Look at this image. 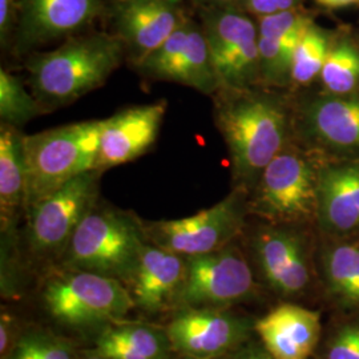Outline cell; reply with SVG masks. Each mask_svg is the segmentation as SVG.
Instances as JSON below:
<instances>
[{"mask_svg":"<svg viewBox=\"0 0 359 359\" xmlns=\"http://www.w3.org/2000/svg\"><path fill=\"white\" fill-rule=\"evenodd\" d=\"M322 7L326 8H344V7H348L353 4L359 3V0H316Z\"/></svg>","mask_w":359,"mask_h":359,"instance_id":"cell-37","label":"cell"},{"mask_svg":"<svg viewBox=\"0 0 359 359\" xmlns=\"http://www.w3.org/2000/svg\"><path fill=\"white\" fill-rule=\"evenodd\" d=\"M326 359H359V323H347L334 334Z\"/></svg>","mask_w":359,"mask_h":359,"instance_id":"cell-31","label":"cell"},{"mask_svg":"<svg viewBox=\"0 0 359 359\" xmlns=\"http://www.w3.org/2000/svg\"><path fill=\"white\" fill-rule=\"evenodd\" d=\"M189 22L191 18L187 16L179 28L136 68L140 69L145 76L169 81V77L175 71L185 48L189 32Z\"/></svg>","mask_w":359,"mask_h":359,"instance_id":"cell-29","label":"cell"},{"mask_svg":"<svg viewBox=\"0 0 359 359\" xmlns=\"http://www.w3.org/2000/svg\"><path fill=\"white\" fill-rule=\"evenodd\" d=\"M231 359H274L265 347L257 346V345H252V346L244 347V350H237L236 354L231 357Z\"/></svg>","mask_w":359,"mask_h":359,"instance_id":"cell-35","label":"cell"},{"mask_svg":"<svg viewBox=\"0 0 359 359\" xmlns=\"http://www.w3.org/2000/svg\"><path fill=\"white\" fill-rule=\"evenodd\" d=\"M165 100L130 107L102 120L96 170L105 172L135 161L154 145L167 114Z\"/></svg>","mask_w":359,"mask_h":359,"instance_id":"cell-16","label":"cell"},{"mask_svg":"<svg viewBox=\"0 0 359 359\" xmlns=\"http://www.w3.org/2000/svg\"><path fill=\"white\" fill-rule=\"evenodd\" d=\"M249 192L233 188L224 200L193 216L144 221L149 243L184 257L201 256L234 243L249 215Z\"/></svg>","mask_w":359,"mask_h":359,"instance_id":"cell-7","label":"cell"},{"mask_svg":"<svg viewBox=\"0 0 359 359\" xmlns=\"http://www.w3.org/2000/svg\"><path fill=\"white\" fill-rule=\"evenodd\" d=\"M321 314L281 304L255 322L262 346L274 359H309L321 338Z\"/></svg>","mask_w":359,"mask_h":359,"instance_id":"cell-18","label":"cell"},{"mask_svg":"<svg viewBox=\"0 0 359 359\" xmlns=\"http://www.w3.org/2000/svg\"><path fill=\"white\" fill-rule=\"evenodd\" d=\"M27 167L25 135L20 129L0 124V225L1 231H16L26 215Z\"/></svg>","mask_w":359,"mask_h":359,"instance_id":"cell-20","label":"cell"},{"mask_svg":"<svg viewBox=\"0 0 359 359\" xmlns=\"http://www.w3.org/2000/svg\"><path fill=\"white\" fill-rule=\"evenodd\" d=\"M225 357H222V358H196V357H180V359H224Z\"/></svg>","mask_w":359,"mask_h":359,"instance_id":"cell-39","label":"cell"},{"mask_svg":"<svg viewBox=\"0 0 359 359\" xmlns=\"http://www.w3.org/2000/svg\"><path fill=\"white\" fill-rule=\"evenodd\" d=\"M185 273L187 257L148 241L128 285L135 306L151 314L172 310Z\"/></svg>","mask_w":359,"mask_h":359,"instance_id":"cell-19","label":"cell"},{"mask_svg":"<svg viewBox=\"0 0 359 359\" xmlns=\"http://www.w3.org/2000/svg\"><path fill=\"white\" fill-rule=\"evenodd\" d=\"M124 53L121 40L107 32L74 36L53 51L35 52L26 62L32 93L44 112L74 103L100 88Z\"/></svg>","mask_w":359,"mask_h":359,"instance_id":"cell-2","label":"cell"},{"mask_svg":"<svg viewBox=\"0 0 359 359\" xmlns=\"http://www.w3.org/2000/svg\"><path fill=\"white\" fill-rule=\"evenodd\" d=\"M302 7V0H237V8L256 18Z\"/></svg>","mask_w":359,"mask_h":359,"instance_id":"cell-32","label":"cell"},{"mask_svg":"<svg viewBox=\"0 0 359 359\" xmlns=\"http://www.w3.org/2000/svg\"><path fill=\"white\" fill-rule=\"evenodd\" d=\"M75 346L43 329H27L19 334L6 359H79Z\"/></svg>","mask_w":359,"mask_h":359,"instance_id":"cell-28","label":"cell"},{"mask_svg":"<svg viewBox=\"0 0 359 359\" xmlns=\"http://www.w3.org/2000/svg\"><path fill=\"white\" fill-rule=\"evenodd\" d=\"M19 334L16 332V320L8 311H1L0 318V354L1 359L7 358Z\"/></svg>","mask_w":359,"mask_h":359,"instance_id":"cell-34","label":"cell"},{"mask_svg":"<svg viewBox=\"0 0 359 359\" xmlns=\"http://www.w3.org/2000/svg\"><path fill=\"white\" fill-rule=\"evenodd\" d=\"M198 10L237 8V0H189Z\"/></svg>","mask_w":359,"mask_h":359,"instance_id":"cell-36","label":"cell"},{"mask_svg":"<svg viewBox=\"0 0 359 359\" xmlns=\"http://www.w3.org/2000/svg\"><path fill=\"white\" fill-rule=\"evenodd\" d=\"M169 81L179 83L209 96H213L221 88L203 27L192 18L185 48Z\"/></svg>","mask_w":359,"mask_h":359,"instance_id":"cell-22","label":"cell"},{"mask_svg":"<svg viewBox=\"0 0 359 359\" xmlns=\"http://www.w3.org/2000/svg\"><path fill=\"white\" fill-rule=\"evenodd\" d=\"M198 11L221 88L259 87L258 28L250 15L238 8Z\"/></svg>","mask_w":359,"mask_h":359,"instance_id":"cell-10","label":"cell"},{"mask_svg":"<svg viewBox=\"0 0 359 359\" xmlns=\"http://www.w3.org/2000/svg\"><path fill=\"white\" fill-rule=\"evenodd\" d=\"M90 351L108 359H172L175 354L164 327L126 320L104 327Z\"/></svg>","mask_w":359,"mask_h":359,"instance_id":"cell-21","label":"cell"},{"mask_svg":"<svg viewBox=\"0 0 359 359\" xmlns=\"http://www.w3.org/2000/svg\"><path fill=\"white\" fill-rule=\"evenodd\" d=\"M79 359H108L104 358L102 355H97V354H95V353H92V351H86L84 354H81Z\"/></svg>","mask_w":359,"mask_h":359,"instance_id":"cell-38","label":"cell"},{"mask_svg":"<svg viewBox=\"0 0 359 359\" xmlns=\"http://www.w3.org/2000/svg\"><path fill=\"white\" fill-rule=\"evenodd\" d=\"M41 301L52 320L76 330L124 321L136 308L128 287L118 280L68 268L46 281Z\"/></svg>","mask_w":359,"mask_h":359,"instance_id":"cell-6","label":"cell"},{"mask_svg":"<svg viewBox=\"0 0 359 359\" xmlns=\"http://www.w3.org/2000/svg\"><path fill=\"white\" fill-rule=\"evenodd\" d=\"M148 243L133 212L99 201L83 218L62 257V266L118 280L128 287Z\"/></svg>","mask_w":359,"mask_h":359,"instance_id":"cell-3","label":"cell"},{"mask_svg":"<svg viewBox=\"0 0 359 359\" xmlns=\"http://www.w3.org/2000/svg\"><path fill=\"white\" fill-rule=\"evenodd\" d=\"M298 41L258 36L259 83L266 88H285L292 84V67Z\"/></svg>","mask_w":359,"mask_h":359,"instance_id":"cell-27","label":"cell"},{"mask_svg":"<svg viewBox=\"0 0 359 359\" xmlns=\"http://www.w3.org/2000/svg\"><path fill=\"white\" fill-rule=\"evenodd\" d=\"M102 175L86 172L27 209L25 237L34 256L62 259L77 226L100 201Z\"/></svg>","mask_w":359,"mask_h":359,"instance_id":"cell-8","label":"cell"},{"mask_svg":"<svg viewBox=\"0 0 359 359\" xmlns=\"http://www.w3.org/2000/svg\"><path fill=\"white\" fill-rule=\"evenodd\" d=\"M180 357L222 358L244 346L255 323L229 309H185L164 326Z\"/></svg>","mask_w":359,"mask_h":359,"instance_id":"cell-12","label":"cell"},{"mask_svg":"<svg viewBox=\"0 0 359 359\" xmlns=\"http://www.w3.org/2000/svg\"><path fill=\"white\" fill-rule=\"evenodd\" d=\"M330 39L314 23L295 46L292 67V84L305 87L320 79L322 68L332 48Z\"/></svg>","mask_w":359,"mask_h":359,"instance_id":"cell-25","label":"cell"},{"mask_svg":"<svg viewBox=\"0 0 359 359\" xmlns=\"http://www.w3.org/2000/svg\"><path fill=\"white\" fill-rule=\"evenodd\" d=\"M327 93L347 95L359 87V50L348 40L342 39L332 44L320 75Z\"/></svg>","mask_w":359,"mask_h":359,"instance_id":"cell-24","label":"cell"},{"mask_svg":"<svg viewBox=\"0 0 359 359\" xmlns=\"http://www.w3.org/2000/svg\"><path fill=\"white\" fill-rule=\"evenodd\" d=\"M256 264L270 289L280 297H295L310 285L308 244L293 225H261L252 237Z\"/></svg>","mask_w":359,"mask_h":359,"instance_id":"cell-13","label":"cell"},{"mask_svg":"<svg viewBox=\"0 0 359 359\" xmlns=\"http://www.w3.org/2000/svg\"><path fill=\"white\" fill-rule=\"evenodd\" d=\"M256 283L248 259L234 243L208 255L187 257V273L172 311L228 309L255 294Z\"/></svg>","mask_w":359,"mask_h":359,"instance_id":"cell-9","label":"cell"},{"mask_svg":"<svg viewBox=\"0 0 359 359\" xmlns=\"http://www.w3.org/2000/svg\"><path fill=\"white\" fill-rule=\"evenodd\" d=\"M311 25L313 20L302 7L257 18L259 38L299 41Z\"/></svg>","mask_w":359,"mask_h":359,"instance_id":"cell-30","label":"cell"},{"mask_svg":"<svg viewBox=\"0 0 359 359\" xmlns=\"http://www.w3.org/2000/svg\"><path fill=\"white\" fill-rule=\"evenodd\" d=\"M318 152L292 142L277 154L249 193V215L274 225L298 226L317 218Z\"/></svg>","mask_w":359,"mask_h":359,"instance_id":"cell-4","label":"cell"},{"mask_svg":"<svg viewBox=\"0 0 359 359\" xmlns=\"http://www.w3.org/2000/svg\"><path fill=\"white\" fill-rule=\"evenodd\" d=\"M104 11V0H20L13 51L23 55L39 46L72 36Z\"/></svg>","mask_w":359,"mask_h":359,"instance_id":"cell-15","label":"cell"},{"mask_svg":"<svg viewBox=\"0 0 359 359\" xmlns=\"http://www.w3.org/2000/svg\"><path fill=\"white\" fill-rule=\"evenodd\" d=\"M44 109L34 96L26 90L18 76L4 68L0 69V120L20 129L28 121L43 114Z\"/></svg>","mask_w":359,"mask_h":359,"instance_id":"cell-26","label":"cell"},{"mask_svg":"<svg viewBox=\"0 0 359 359\" xmlns=\"http://www.w3.org/2000/svg\"><path fill=\"white\" fill-rule=\"evenodd\" d=\"M102 120L25 135L27 209L77 176L95 170Z\"/></svg>","mask_w":359,"mask_h":359,"instance_id":"cell-5","label":"cell"},{"mask_svg":"<svg viewBox=\"0 0 359 359\" xmlns=\"http://www.w3.org/2000/svg\"><path fill=\"white\" fill-rule=\"evenodd\" d=\"M323 233L346 238L359 231V158L322 164L317 218Z\"/></svg>","mask_w":359,"mask_h":359,"instance_id":"cell-17","label":"cell"},{"mask_svg":"<svg viewBox=\"0 0 359 359\" xmlns=\"http://www.w3.org/2000/svg\"><path fill=\"white\" fill-rule=\"evenodd\" d=\"M322 273L327 292L342 308L359 310V246L339 243L322 253Z\"/></svg>","mask_w":359,"mask_h":359,"instance_id":"cell-23","label":"cell"},{"mask_svg":"<svg viewBox=\"0 0 359 359\" xmlns=\"http://www.w3.org/2000/svg\"><path fill=\"white\" fill-rule=\"evenodd\" d=\"M294 135L316 152L355 158L359 154V92L323 93L293 108Z\"/></svg>","mask_w":359,"mask_h":359,"instance_id":"cell-11","label":"cell"},{"mask_svg":"<svg viewBox=\"0 0 359 359\" xmlns=\"http://www.w3.org/2000/svg\"><path fill=\"white\" fill-rule=\"evenodd\" d=\"M109 16L130 62L139 67L187 18L184 0H114Z\"/></svg>","mask_w":359,"mask_h":359,"instance_id":"cell-14","label":"cell"},{"mask_svg":"<svg viewBox=\"0 0 359 359\" xmlns=\"http://www.w3.org/2000/svg\"><path fill=\"white\" fill-rule=\"evenodd\" d=\"M215 121L231 160L234 188L250 193L262 170L294 137L293 108L270 90L219 88Z\"/></svg>","mask_w":359,"mask_h":359,"instance_id":"cell-1","label":"cell"},{"mask_svg":"<svg viewBox=\"0 0 359 359\" xmlns=\"http://www.w3.org/2000/svg\"><path fill=\"white\" fill-rule=\"evenodd\" d=\"M20 0H0V43L3 48L13 46L19 19Z\"/></svg>","mask_w":359,"mask_h":359,"instance_id":"cell-33","label":"cell"}]
</instances>
